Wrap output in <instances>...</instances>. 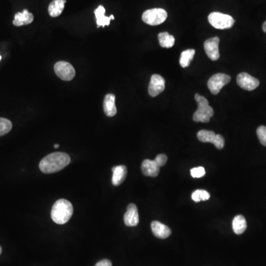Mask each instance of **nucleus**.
I'll return each mask as SVG.
<instances>
[{
    "label": "nucleus",
    "mask_w": 266,
    "mask_h": 266,
    "mask_svg": "<svg viewBox=\"0 0 266 266\" xmlns=\"http://www.w3.org/2000/svg\"><path fill=\"white\" fill-rule=\"evenodd\" d=\"M71 162V157L65 152H53L45 157L39 163V169L46 174L57 172Z\"/></svg>",
    "instance_id": "nucleus-1"
},
{
    "label": "nucleus",
    "mask_w": 266,
    "mask_h": 266,
    "mask_svg": "<svg viewBox=\"0 0 266 266\" xmlns=\"http://www.w3.org/2000/svg\"><path fill=\"white\" fill-rule=\"evenodd\" d=\"M73 213V207L72 203L65 199H59L52 207L51 218L57 224L63 225L70 220Z\"/></svg>",
    "instance_id": "nucleus-2"
},
{
    "label": "nucleus",
    "mask_w": 266,
    "mask_h": 266,
    "mask_svg": "<svg viewBox=\"0 0 266 266\" xmlns=\"http://www.w3.org/2000/svg\"><path fill=\"white\" fill-rule=\"evenodd\" d=\"M194 98L197 101L198 107L193 115V120L195 122L207 123L214 116L213 109L209 106V101L205 97L199 94H195Z\"/></svg>",
    "instance_id": "nucleus-3"
},
{
    "label": "nucleus",
    "mask_w": 266,
    "mask_h": 266,
    "mask_svg": "<svg viewBox=\"0 0 266 266\" xmlns=\"http://www.w3.org/2000/svg\"><path fill=\"white\" fill-rule=\"evenodd\" d=\"M208 20L211 25L220 30L231 28L233 27L235 23L233 17L219 12H213L209 14Z\"/></svg>",
    "instance_id": "nucleus-4"
},
{
    "label": "nucleus",
    "mask_w": 266,
    "mask_h": 266,
    "mask_svg": "<svg viewBox=\"0 0 266 266\" xmlns=\"http://www.w3.org/2000/svg\"><path fill=\"white\" fill-rule=\"evenodd\" d=\"M167 19V12L162 8H153L147 10L142 15V20L149 25H158L162 24Z\"/></svg>",
    "instance_id": "nucleus-5"
},
{
    "label": "nucleus",
    "mask_w": 266,
    "mask_h": 266,
    "mask_svg": "<svg viewBox=\"0 0 266 266\" xmlns=\"http://www.w3.org/2000/svg\"><path fill=\"white\" fill-rule=\"evenodd\" d=\"M231 81V77L224 73H217L212 75L208 81V87L214 95H217L220 92L221 89L225 85L229 84Z\"/></svg>",
    "instance_id": "nucleus-6"
},
{
    "label": "nucleus",
    "mask_w": 266,
    "mask_h": 266,
    "mask_svg": "<svg viewBox=\"0 0 266 266\" xmlns=\"http://www.w3.org/2000/svg\"><path fill=\"white\" fill-rule=\"evenodd\" d=\"M56 75L64 81H71L75 77V71L72 65L64 61L57 62L54 65Z\"/></svg>",
    "instance_id": "nucleus-7"
},
{
    "label": "nucleus",
    "mask_w": 266,
    "mask_h": 266,
    "mask_svg": "<svg viewBox=\"0 0 266 266\" xmlns=\"http://www.w3.org/2000/svg\"><path fill=\"white\" fill-rule=\"evenodd\" d=\"M237 83L241 88L245 91H254L260 85V81L257 78L251 76L246 73H241L237 77Z\"/></svg>",
    "instance_id": "nucleus-8"
},
{
    "label": "nucleus",
    "mask_w": 266,
    "mask_h": 266,
    "mask_svg": "<svg viewBox=\"0 0 266 266\" xmlns=\"http://www.w3.org/2000/svg\"><path fill=\"white\" fill-rule=\"evenodd\" d=\"M219 37L207 39L204 43V50L208 57L212 61H217L219 58Z\"/></svg>",
    "instance_id": "nucleus-9"
},
{
    "label": "nucleus",
    "mask_w": 266,
    "mask_h": 266,
    "mask_svg": "<svg viewBox=\"0 0 266 266\" xmlns=\"http://www.w3.org/2000/svg\"><path fill=\"white\" fill-rule=\"evenodd\" d=\"M165 89V80L161 75L155 74L151 77L148 92L152 97L159 95Z\"/></svg>",
    "instance_id": "nucleus-10"
},
{
    "label": "nucleus",
    "mask_w": 266,
    "mask_h": 266,
    "mask_svg": "<svg viewBox=\"0 0 266 266\" xmlns=\"http://www.w3.org/2000/svg\"><path fill=\"white\" fill-rule=\"evenodd\" d=\"M123 221L126 226H136L139 223V215L136 205L131 203L127 206L126 213L123 216Z\"/></svg>",
    "instance_id": "nucleus-11"
},
{
    "label": "nucleus",
    "mask_w": 266,
    "mask_h": 266,
    "mask_svg": "<svg viewBox=\"0 0 266 266\" xmlns=\"http://www.w3.org/2000/svg\"><path fill=\"white\" fill-rule=\"evenodd\" d=\"M151 229L153 235L160 239H166L169 237L171 233V229L168 226L160 223L158 221H153L151 223Z\"/></svg>",
    "instance_id": "nucleus-12"
},
{
    "label": "nucleus",
    "mask_w": 266,
    "mask_h": 266,
    "mask_svg": "<svg viewBox=\"0 0 266 266\" xmlns=\"http://www.w3.org/2000/svg\"><path fill=\"white\" fill-rule=\"evenodd\" d=\"M113 170V177L112 183L113 185L118 187L121 185L126 179L127 174V169L124 165L116 166L112 169Z\"/></svg>",
    "instance_id": "nucleus-13"
},
{
    "label": "nucleus",
    "mask_w": 266,
    "mask_h": 266,
    "mask_svg": "<svg viewBox=\"0 0 266 266\" xmlns=\"http://www.w3.org/2000/svg\"><path fill=\"white\" fill-rule=\"evenodd\" d=\"M142 170L145 176L156 177L159 174L160 167L152 160L146 159L142 164Z\"/></svg>",
    "instance_id": "nucleus-14"
},
{
    "label": "nucleus",
    "mask_w": 266,
    "mask_h": 266,
    "mask_svg": "<svg viewBox=\"0 0 266 266\" xmlns=\"http://www.w3.org/2000/svg\"><path fill=\"white\" fill-rule=\"evenodd\" d=\"M104 111L106 116L113 117L117 113L116 97L114 94H107L104 100Z\"/></svg>",
    "instance_id": "nucleus-15"
},
{
    "label": "nucleus",
    "mask_w": 266,
    "mask_h": 266,
    "mask_svg": "<svg viewBox=\"0 0 266 266\" xmlns=\"http://www.w3.org/2000/svg\"><path fill=\"white\" fill-rule=\"evenodd\" d=\"M95 15L97 17V26L99 27H105L108 26L110 23V20H114V16L111 15L110 17L105 16V8L102 5H99L97 9L95 10Z\"/></svg>",
    "instance_id": "nucleus-16"
},
{
    "label": "nucleus",
    "mask_w": 266,
    "mask_h": 266,
    "mask_svg": "<svg viewBox=\"0 0 266 266\" xmlns=\"http://www.w3.org/2000/svg\"><path fill=\"white\" fill-rule=\"evenodd\" d=\"M33 21V15L28 12L27 10H24L23 12H19L15 14L13 24L17 27L30 24Z\"/></svg>",
    "instance_id": "nucleus-17"
},
{
    "label": "nucleus",
    "mask_w": 266,
    "mask_h": 266,
    "mask_svg": "<svg viewBox=\"0 0 266 266\" xmlns=\"http://www.w3.org/2000/svg\"><path fill=\"white\" fill-rule=\"evenodd\" d=\"M66 0H53L48 7V12L50 17H57L62 14Z\"/></svg>",
    "instance_id": "nucleus-18"
},
{
    "label": "nucleus",
    "mask_w": 266,
    "mask_h": 266,
    "mask_svg": "<svg viewBox=\"0 0 266 266\" xmlns=\"http://www.w3.org/2000/svg\"><path fill=\"white\" fill-rule=\"evenodd\" d=\"M247 228L246 220L242 215H238L232 221V229L237 235L244 233Z\"/></svg>",
    "instance_id": "nucleus-19"
},
{
    "label": "nucleus",
    "mask_w": 266,
    "mask_h": 266,
    "mask_svg": "<svg viewBox=\"0 0 266 266\" xmlns=\"http://www.w3.org/2000/svg\"><path fill=\"white\" fill-rule=\"evenodd\" d=\"M158 41H159L160 46L162 48H170L173 47L175 42L174 37L167 32H163V33L158 34Z\"/></svg>",
    "instance_id": "nucleus-20"
},
{
    "label": "nucleus",
    "mask_w": 266,
    "mask_h": 266,
    "mask_svg": "<svg viewBox=\"0 0 266 266\" xmlns=\"http://www.w3.org/2000/svg\"><path fill=\"white\" fill-rule=\"evenodd\" d=\"M195 54V50L194 49H189L185 50L181 53V58H180V65L182 68H187L190 66Z\"/></svg>",
    "instance_id": "nucleus-21"
},
{
    "label": "nucleus",
    "mask_w": 266,
    "mask_h": 266,
    "mask_svg": "<svg viewBox=\"0 0 266 266\" xmlns=\"http://www.w3.org/2000/svg\"><path fill=\"white\" fill-rule=\"evenodd\" d=\"M215 134L213 131L209 130H203L199 131L197 132V139L200 142H203V143H213L214 139H215Z\"/></svg>",
    "instance_id": "nucleus-22"
},
{
    "label": "nucleus",
    "mask_w": 266,
    "mask_h": 266,
    "mask_svg": "<svg viewBox=\"0 0 266 266\" xmlns=\"http://www.w3.org/2000/svg\"><path fill=\"white\" fill-rule=\"evenodd\" d=\"M11 121L5 118H0V136H5L12 129Z\"/></svg>",
    "instance_id": "nucleus-23"
},
{
    "label": "nucleus",
    "mask_w": 266,
    "mask_h": 266,
    "mask_svg": "<svg viewBox=\"0 0 266 266\" xmlns=\"http://www.w3.org/2000/svg\"><path fill=\"white\" fill-rule=\"evenodd\" d=\"M209 198H210V194L206 190H197L192 194V199L196 203H198L201 200H207Z\"/></svg>",
    "instance_id": "nucleus-24"
},
{
    "label": "nucleus",
    "mask_w": 266,
    "mask_h": 266,
    "mask_svg": "<svg viewBox=\"0 0 266 266\" xmlns=\"http://www.w3.org/2000/svg\"><path fill=\"white\" fill-rule=\"evenodd\" d=\"M257 136L261 145L266 146V126H260L257 130Z\"/></svg>",
    "instance_id": "nucleus-25"
},
{
    "label": "nucleus",
    "mask_w": 266,
    "mask_h": 266,
    "mask_svg": "<svg viewBox=\"0 0 266 266\" xmlns=\"http://www.w3.org/2000/svg\"><path fill=\"white\" fill-rule=\"evenodd\" d=\"M190 173H191L192 177L194 178H199V177H203L206 174V170L202 167H196V168L192 169Z\"/></svg>",
    "instance_id": "nucleus-26"
},
{
    "label": "nucleus",
    "mask_w": 266,
    "mask_h": 266,
    "mask_svg": "<svg viewBox=\"0 0 266 266\" xmlns=\"http://www.w3.org/2000/svg\"><path fill=\"white\" fill-rule=\"evenodd\" d=\"M212 144L216 146L217 149H222L224 147L225 140L221 135H216Z\"/></svg>",
    "instance_id": "nucleus-27"
},
{
    "label": "nucleus",
    "mask_w": 266,
    "mask_h": 266,
    "mask_svg": "<svg viewBox=\"0 0 266 266\" xmlns=\"http://www.w3.org/2000/svg\"><path fill=\"white\" fill-rule=\"evenodd\" d=\"M155 162L160 167H163V166L165 165L167 162V156L164 154H159V155H157L155 159L154 160Z\"/></svg>",
    "instance_id": "nucleus-28"
},
{
    "label": "nucleus",
    "mask_w": 266,
    "mask_h": 266,
    "mask_svg": "<svg viewBox=\"0 0 266 266\" xmlns=\"http://www.w3.org/2000/svg\"><path fill=\"white\" fill-rule=\"evenodd\" d=\"M95 266H113V265L109 260H102L98 262Z\"/></svg>",
    "instance_id": "nucleus-29"
},
{
    "label": "nucleus",
    "mask_w": 266,
    "mask_h": 266,
    "mask_svg": "<svg viewBox=\"0 0 266 266\" xmlns=\"http://www.w3.org/2000/svg\"><path fill=\"white\" fill-rule=\"evenodd\" d=\"M263 31H264L265 33H266V21L264 23H263Z\"/></svg>",
    "instance_id": "nucleus-30"
},
{
    "label": "nucleus",
    "mask_w": 266,
    "mask_h": 266,
    "mask_svg": "<svg viewBox=\"0 0 266 266\" xmlns=\"http://www.w3.org/2000/svg\"><path fill=\"white\" fill-rule=\"evenodd\" d=\"M55 148H59V145H54Z\"/></svg>",
    "instance_id": "nucleus-31"
},
{
    "label": "nucleus",
    "mask_w": 266,
    "mask_h": 266,
    "mask_svg": "<svg viewBox=\"0 0 266 266\" xmlns=\"http://www.w3.org/2000/svg\"><path fill=\"white\" fill-rule=\"evenodd\" d=\"M1 253H2V248L0 246V254H1Z\"/></svg>",
    "instance_id": "nucleus-32"
},
{
    "label": "nucleus",
    "mask_w": 266,
    "mask_h": 266,
    "mask_svg": "<svg viewBox=\"0 0 266 266\" xmlns=\"http://www.w3.org/2000/svg\"><path fill=\"white\" fill-rule=\"evenodd\" d=\"M1 59H2V56H0V61H1Z\"/></svg>",
    "instance_id": "nucleus-33"
}]
</instances>
